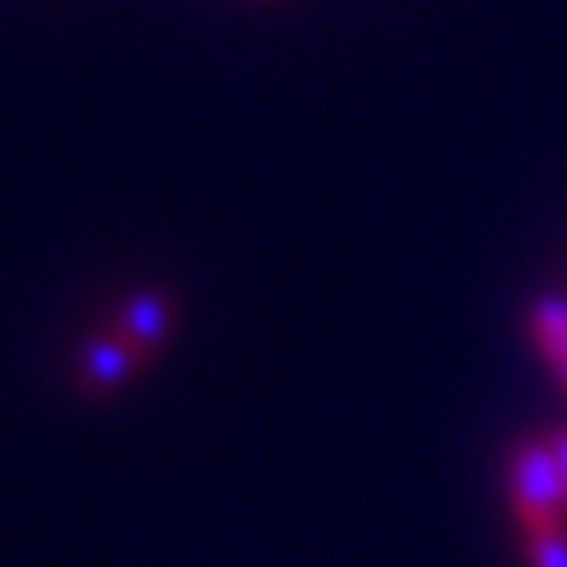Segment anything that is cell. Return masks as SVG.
Listing matches in <instances>:
<instances>
[{
  "instance_id": "6da1fadb",
  "label": "cell",
  "mask_w": 567,
  "mask_h": 567,
  "mask_svg": "<svg viewBox=\"0 0 567 567\" xmlns=\"http://www.w3.org/2000/svg\"><path fill=\"white\" fill-rule=\"evenodd\" d=\"M509 483H514V509L523 518V532H532V527H563L567 483H563L558 461H554V452H549L545 439L523 443L514 452Z\"/></svg>"
},
{
  "instance_id": "7a4b0ae2",
  "label": "cell",
  "mask_w": 567,
  "mask_h": 567,
  "mask_svg": "<svg viewBox=\"0 0 567 567\" xmlns=\"http://www.w3.org/2000/svg\"><path fill=\"white\" fill-rule=\"evenodd\" d=\"M171 318H175L171 300H166V296H157V291H144V296H134V300H125V305H121L112 336H121L138 358L148 362V358L166 344V336H171Z\"/></svg>"
},
{
  "instance_id": "3957f363",
  "label": "cell",
  "mask_w": 567,
  "mask_h": 567,
  "mask_svg": "<svg viewBox=\"0 0 567 567\" xmlns=\"http://www.w3.org/2000/svg\"><path fill=\"white\" fill-rule=\"evenodd\" d=\"M144 362L138 358L121 336H99L85 353H81V389L85 393H112V389H121L125 380H130V371Z\"/></svg>"
},
{
  "instance_id": "277c9868",
  "label": "cell",
  "mask_w": 567,
  "mask_h": 567,
  "mask_svg": "<svg viewBox=\"0 0 567 567\" xmlns=\"http://www.w3.org/2000/svg\"><path fill=\"white\" fill-rule=\"evenodd\" d=\"M532 331H536V344L549 362L567 358V305L563 300H545L536 305V318H532Z\"/></svg>"
},
{
  "instance_id": "5b68a950",
  "label": "cell",
  "mask_w": 567,
  "mask_h": 567,
  "mask_svg": "<svg viewBox=\"0 0 567 567\" xmlns=\"http://www.w3.org/2000/svg\"><path fill=\"white\" fill-rule=\"evenodd\" d=\"M523 545H527L532 567H567V532L563 527H532Z\"/></svg>"
},
{
  "instance_id": "8992f818",
  "label": "cell",
  "mask_w": 567,
  "mask_h": 567,
  "mask_svg": "<svg viewBox=\"0 0 567 567\" xmlns=\"http://www.w3.org/2000/svg\"><path fill=\"white\" fill-rule=\"evenodd\" d=\"M545 443H549V452H554V461H558V474H563V483H567V430H554Z\"/></svg>"
},
{
  "instance_id": "52a82bcc",
  "label": "cell",
  "mask_w": 567,
  "mask_h": 567,
  "mask_svg": "<svg viewBox=\"0 0 567 567\" xmlns=\"http://www.w3.org/2000/svg\"><path fill=\"white\" fill-rule=\"evenodd\" d=\"M554 367H558V375H563V384H567V358H558Z\"/></svg>"
}]
</instances>
